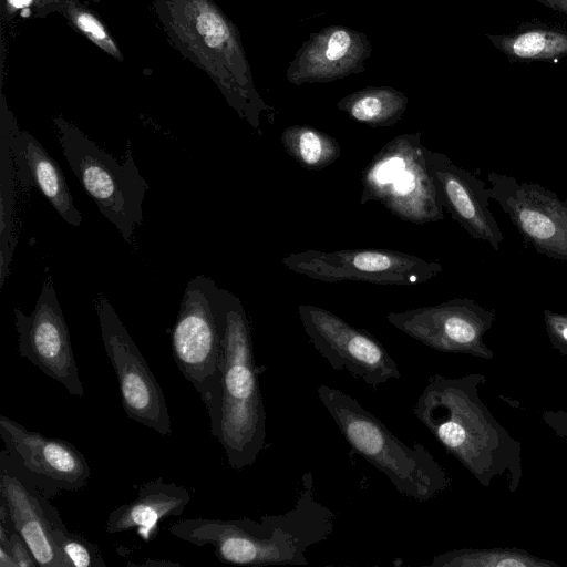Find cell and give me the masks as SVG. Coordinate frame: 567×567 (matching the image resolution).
<instances>
[{"mask_svg": "<svg viewBox=\"0 0 567 567\" xmlns=\"http://www.w3.org/2000/svg\"><path fill=\"white\" fill-rule=\"evenodd\" d=\"M51 535L69 567H106L99 546L70 532L60 516L54 520Z\"/></svg>", "mask_w": 567, "mask_h": 567, "instance_id": "27", "label": "cell"}, {"mask_svg": "<svg viewBox=\"0 0 567 567\" xmlns=\"http://www.w3.org/2000/svg\"><path fill=\"white\" fill-rule=\"evenodd\" d=\"M286 153L301 167L321 171L341 155L338 141L310 125L295 124L286 127L280 136Z\"/></svg>", "mask_w": 567, "mask_h": 567, "instance_id": "24", "label": "cell"}, {"mask_svg": "<svg viewBox=\"0 0 567 567\" xmlns=\"http://www.w3.org/2000/svg\"><path fill=\"white\" fill-rule=\"evenodd\" d=\"M372 52L369 38L344 25H328L313 32L290 61L286 78L289 83H327L365 70Z\"/></svg>", "mask_w": 567, "mask_h": 567, "instance_id": "16", "label": "cell"}, {"mask_svg": "<svg viewBox=\"0 0 567 567\" xmlns=\"http://www.w3.org/2000/svg\"><path fill=\"white\" fill-rule=\"evenodd\" d=\"M13 312L20 357L62 384L71 395L82 398L84 389L50 272L32 312L27 316L20 308Z\"/></svg>", "mask_w": 567, "mask_h": 567, "instance_id": "15", "label": "cell"}, {"mask_svg": "<svg viewBox=\"0 0 567 567\" xmlns=\"http://www.w3.org/2000/svg\"><path fill=\"white\" fill-rule=\"evenodd\" d=\"M127 566H137V567H176L181 566L177 563L167 560V559H147L144 563L141 564H131L128 563Z\"/></svg>", "mask_w": 567, "mask_h": 567, "instance_id": "30", "label": "cell"}, {"mask_svg": "<svg viewBox=\"0 0 567 567\" xmlns=\"http://www.w3.org/2000/svg\"><path fill=\"white\" fill-rule=\"evenodd\" d=\"M408 103V95L395 87L367 86L343 96L337 107L358 123L390 127L401 120Z\"/></svg>", "mask_w": 567, "mask_h": 567, "instance_id": "21", "label": "cell"}, {"mask_svg": "<svg viewBox=\"0 0 567 567\" xmlns=\"http://www.w3.org/2000/svg\"><path fill=\"white\" fill-rule=\"evenodd\" d=\"M0 499L16 532L23 538L40 567H69L52 539L60 516L38 489L24 483L1 458Z\"/></svg>", "mask_w": 567, "mask_h": 567, "instance_id": "19", "label": "cell"}, {"mask_svg": "<svg viewBox=\"0 0 567 567\" xmlns=\"http://www.w3.org/2000/svg\"><path fill=\"white\" fill-rule=\"evenodd\" d=\"M215 311L221 340L219 383L207 409L210 433L223 446L229 466L252 465L266 444V411L255 362L251 327L240 299L217 287Z\"/></svg>", "mask_w": 567, "mask_h": 567, "instance_id": "3", "label": "cell"}, {"mask_svg": "<svg viewBox=\"0 0 567 567\" xmlns=\"http://www.w3.org/2000/svg\"><path fill=\"white\" fill-rule=\"evenodd\" d=\"M495 319L494 310L470 298L386 315L391 326L433 350L481 359L494 357L483 337Z\"/></svg>", "mask_w": 567, "mask_h": 567, "instance_id": "13", "label": "cell"}, {"mask_svg": "<svg viewBox=\"0 0 567 567\" xmlns=\"http://www.w3.org/2000/svg\"><path fill=\"white\" fill-rule=\"evenodd\" d=\"M0 436L1 458L43 496L79 491L89 483V463L72 443L30 431L4 415H0Z\"/></svg>", "mask_w": 567, "mask_h": 567, "instance_id": "10", "label": "cell"}, {"mask_svg": "<svg viewBox=\"0 0 567 567\" xmlns=\"http://www.w3.org/2000/svg\"><path fill=\"white\" fill-rule=\"evenodd\" d=\"M316 391L352 451L382 472L401 495L426 502L450 488L447 471L422 443L406 445L339 389L321 383Z\"/></svg>", "mask_w": 567, "mask_h": 567, "instance_id": "5", "label": "cell"}, {"mask_svg": "<svg viewBox=\"0 0 567 567\" xmlns=\"http://www.w3.org/2000/svg\"><path fill=\"white\" fill-rule=\"evenodd\" d=\"M216 282L206 276L188 280L172 329L173 358L206 409L219 383L221 340L215 311Z\"/></svg>", "mask_w": 567, "mask_h": 567, "instance_id": "8", "label": "cell"}, {"mask_svg": "<svg viewBox=\"0 0 567 567\" xmlns=\"http://www.w3.org/2000/svg\"><path fill=\"white\" fill-rule=\"evenodd\" d=\"M133 501L114 508L106 518L109 534L136 533L150 542L158 532V523L183 514L192 496L176 483H165L161 477L141 484Z\"/></svg>", "mask_w": 567, "mask_h": 567, "instance_id": "20", "label": "cell"}, {"mask_svg": "<svg viewBox=\"0 0 567 567\" xmlns=\"http://www.w3.org/2000/svg\"><path fill=\"white\" fill-rule=\"evenodd\" d=\"M431 567H559L519 548H462L436 555Z\"/></svg>", "mask_w": 567, "mask_h": 567, "instance_id": "25", "label": "cell"}, {"mask_svg": "<svg viewBox=\"0 0 567 567\" xmlns=\"http://www.w3.org/2000/svg\"><path fill=\"white\" fill-rule=\"evenodd\" d=\"M482 373L460 378L433 374L412 411L444 450L489 487L505 478L515 492L523 478L522 444L501 425L480 396Z\"/></svg>", "mask_w": 567, "mask_h": 567, "instance_id": "1", "label": "cell"}, {"mask_svg": "<svg viewBox=\"0 0 567 567\" xmlns=\"http://www.w3.org/2000/svg\"><path fill=\"white\" fill-rule=\"evenodd\" d=\"M298 316L312 347L333 370H346L373 390L401 378L396 362L367 330L313 305H299Z\"/></svg>", "mask_w": 567, "mask_h": 567, "instance_id": "12", "label": "cell"}, {"mask_svg": "<svg viewBox=\"0 0 567 567\" xmlns=\"http://www.w3.org/2000/svg\"><path fill=\"white\" fill-rule=\"evenodd\" d=\"M489 196L536 252L567 261V199L539 184L489 172Z\"/></svg>", "mask_w": 567, "mask_h": 567, "instance_id": "14", "label": "cell"}, {"mask_svg": "<svg viewBox=\"0 0 567 567\" xmlns=\"http://www.w3.org/2000/svg\"><path fill=\"white\" fill-rule=\"evenodd\" d=\"M35 4L42 11L48 9L60 11L82 35L114 59L123 60L121 50L107 28L97 16L78 0H37Z\"/></svg>", "mask_w": 567, "mask_h": 567, "instance_id": "26", "label": "cell"}, {"mask_svg": "<svg viewBox=\"0 0 567 567\" xmlns=\"http://www.w3.org/2000/svg\"><path fill=\"white\" fill-rule=\"evenodd\" d=\"M360 204L378 202L398 218L423 225L444 219V207L422 133L389 141L362 171Z\"/></svg>", "mask_w": 567, "mask_h": 567, "instance_id": "7", "label": "cell"}, {"mask_svg": "<svg viewBox=\"0 0 567 567\" xmlns=\"http://www.w3.org/2000/svg\"><path fill=\"white\" fill-rule=\"evenodd\" d=\"M543 317L551 347L567 355V315L546 309Z\"/></svg>", "mask_w": 567, "mask_h": 567, "instance_id": "28", "label": "cell"}, {"mask_svg": "<svg viewBox=\"0 0 567 567\" xmlns=\"http://www.w3.org/2000/svg\"><path fill=\"white\" fill-rule=\"evenodd\" d=\"M52 121L62 153L82 187L100 213L132 244L135 229L143 223V202L150 185L135 164L131 142L118 163L62 115Z\"/></svg>", "mask_w": 567, "mask_h": 567, "instance_id": "6", "label": "cell"}, {"mask_svg": "<svg viewBox=\"0 0 567 567\" xmlns=\"http://www.w3.org/2000/svg\"><path fill=\"white\" fill-rule=\"evenodd\" d=\"M504 54L516 60H554L567 56V32L529 27L509 34H487Z\"/></svg>", "mask_w": 567, "mask_h": 567, "instance_id": "22", "label": "cell"}, {"mask_svg": "<svg viewBox=\"0 0 567 567\" xmlns=\"http://www.w3.org/2000/svg\"><path fill=\"white\" fill-rule=\"evenodd\" d=\"M37 0H4L6 10L12 14L17 11H24L29 9Z\"/></svg>", "mask_w": 567, "mask_h": 567, "instance_id": "29", "label": "cell"}, {"mask_svg": "<svg viewBox=\"0 0 567 567\" xmlns=\"http://www.w3.org/2000/svg\"><path fill=\"white\" fill-rule=\"evenodd\" d=\"M0 567H18L11 554L0 546Z\"/></svg>", "mask_w": 567, "mask_h": 567, "instance_id": "32", "label": "cell"}, {"mask_svg": "<svg viewBox=\"0 0 567 567\" xmlns=\"http://www.w3.org/2000/svg\"><path fill=\"white\" fill-rule=\"evenodd\" d=\"M16 182L8 131L0 123V288L10 274V265L17 246L14 233Z\"/></svg>", "mask_w": 567, "mask_h": 567, "instance_id": "23", "label": "cell"}, {"mask_svg": "<svg viewBox=\"0 0 567 567\" xmlns=\"http://www.w3.org/2000/svg\"><path fill=\"white\" fill-rule=\"evenodd\" d=\"M554 11L567 16V0H533Z\"/></svg>", "mask_w": 567, "mask_h": 567, "instance_id": "31", "label": "cell"}, {"mask_svg": "<svg viewBox=\"0 0 567 567\" xmlns=\"http://www.w3.org/2000/svg\"><path fill=\"white\" fill-rule=\"evenodd\" d=\"M426 158L443 207L472 238L486 241L498 251L505 237L489 210L485 182L443 153L426 148Z\"/></svg>", "mask_w": 567, "mask_h": 567, "instance_id": "17", "label": "cell"}, {"mask_svg": "<svg viewBox=\"0 0 567 567\" xmlns=\"http://www.w3.org/2000/svg\"><path fill=\"white\" fill-rule=\"evenodd\" d=\"M289 270L324 282L364 281L383 286H410L442 272L437 260L404 251L360 248L321 251L308 249L281 258Z\"/></svg>", "mask_w": 567, "mask_h": 567, "instance_id": "9", "label": "cell"}, {"mask_svg": "<svg viewBox=\"0 0 567 567\" xmlns=\"http://www.w3.org/2000/svg\"><path fill=\"white\" fill-rule=\"evenodd\" d=\"M169 42L217 85L229 106L261 135L268 105L254 82L240 34L213 0H152Z\"/></svg>", "mask_w": 567, "mask_h": 567, "instance_id": "4", "label": "cell"}, {"mask_svg": "<svg viewBox=\"0 0 567 567\" xmlns=\"http://www.w3.org/2000/svg\"><path fill=\"white\" fill-rule=\"evenodd\" d=\"M95 310L127 417L163 436L169 435L172 424L165 396L146 360L104 296L96 298Z\"/></svg>", "mask_w": 567, "mask_h": 567, "instance_id": "11", "label": "cell"}, {"mask_svg": "<svg viewBox=\"0 0 567 567\" xmlns=\"http://www.w3.org/2000/svg\"><path fill=\"white\" fill-rule=\"evenodd\" d=\"M8 131L16 177L23 193L32 187L41 192L56 213L72 226L82 224L64 174L40 142L27 131H21L13 114L2 97L1 120Z\"/></svg>", "mask_w": 567, "mask_h": 567, "instance_id": "18", "label": "cell"}, {"mask_svg": "<svg viewBox=\"0 0 567 567\" xmlns=\"http://www.w3.org/2000/svg\"><path fill=\"white\" fill-rule=\"evenodd\" d=\"M334 513L318 502L311 471L303 473L296 504L259 520L185 518L168 533L196 546L210 545L217 559L239 566L308 565L306 551L333 530Z\"/></svg>", "mask_w": 567, "mask_h": 567, "instance_id": "2", "label": "cell"}]
</instances>
